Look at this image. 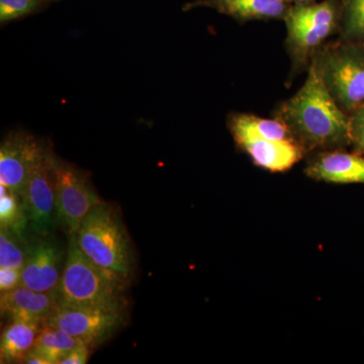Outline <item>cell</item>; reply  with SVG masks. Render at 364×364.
<instances>
[{
  "instance_id": "cell-1",
  "label": "cell",
  "mask_w": 364,
  "mask_h": 364,
  "mask_svg": "<svg viewBox=\"0 0 364 364\" xmlns=\"http://www.w3.org/2000/svg\"><path fill=\"white\" fill-rule=\"evenodd\" d=\"M274 117L287 124L306 153L350 146V121L335 102L313 66L305 83L277 107Z\"/></svg>"
},
{
  "instance_id": "cell-2",
  "label": "cell",
  "mask_w": 364,
  "mask_h": 364,
  "mask_svg": "<svg viewBox=\"0 0 364 364\" xmlns=\"http://www.w3.org/2000/svg\"><path fill=\"white\" fill-rule=\"evenodd\" d=\"M65 265L58 287V303L124 312L127 279L100 267L79 248L69 235Z\"/></svg>"
},
{
  "instance_id": "cell-3",
  "label": "cell",
  "mask_w": 364,
  "mask_h": 364,
  "mask_svg": "<svg viewBox=\"0 0 364 364\" xmlns=\"http://www.w3.org/2000/svg\"><path fill=\"white\" fill-rule=\"evenodd\" d=\"M342 6V0H322L289 7L284 20L287 28L284 45L291 58V75L308 72L314 57L329 38L339 35Z\"/></svg>"
},
{
  "instance_id": "cell-4",
  "label": "cell",
  "mask_w": 364,
  "mask_h": 364,
  "mask_svg": "<svg viewBox=\"0 0 364 364\" xmlns=\"http://www.w3.org/2000/svg\"><path fill=\"white\" fill-rule=\"evenodd\" d=\"M74 235L79 248L90 260L129 279L133 272V247L116 208L102 200L97 203Z\"/></svg>"
},
{
  "instance_id": "cell-5",
  "label": "cell",
  "mask_w": 364,
  "mask_h": 364,
  "mask_svg": "<svg viewBox=\"0 0 364 364\" xmlns=\"http://www.w3.org/2000/svg\"><path fill=\"white\" fill-rule=\"evenodd\" d=\"M311 66L346 114L364 104V45L340 38L328 42Z\"/></svg>"
},
{
  "instance_id": "cell-6",
  "label": "cell",
  "mask_w": 364,
  "mask_h": 364,
  "mask_svg": "<svg viewBox=\"0 0 364 364\" xmlns=\"http://www.w3.org/2000/svg\"><path fill=\"white\" fill-rule=\"evenodd\" d=\"M55 191L57 220L69 235L76 234L85 215L102 200L85 171L57 157L55 159Z\"/></svg>"
},
{
  "instance_id": "cell-7",
  "label": "cell",
  "mask_w": 364,
  "mask_h": 364,
  "mask_svg": "<svg viewBox=\"0 0 364 364\" xmlns=\"http://www.w3.org/2000/svg\"><path fill=\"white\" fill-rule=\"evenodd\" d=\"M55 159L51 147L47 146L31 171L21 195L31 229L43 237L50 233L57 220Z\"/></svg>"
},
{
  "instance_id": "cell-8",
  "label": "cell",
  "mask_w": 364,
  "mask_h": 364,
  "mask_svg": "<svg viewBox=\"0 0 364 364\" xmlns=\"http://www.w3.org/2000/svg\"><path fill=\"white\" fill-rule=\"evenodd\" d=\"M123 320L122 312L58 303L45 323L56 326L93 347L112 337Z\"/></svg>"
},
{
  "instance_id": "cell-9",
  "label": "cell",
  "mask_w": 364,
  "mask_h": 364,
  "mask_svg": "<svg viewBox=\"0 0 364 364\" xmlns=\"http://www.w3.org/2000/svg\"><path fill=\"white\" fill-rule=\"evenodd\" d=\"M47 146L28 132L7 134L0 146V184L23 195L28 176Z\"/></svg>"
},
{
  "instance_id": "cell-10",
  "label": "cell",
  "mask_w": 364,
  "mask_h": 364,
  "mask_svg": "<svg viewBox=\"0 0 364 364\" xmlns=\"http://www.w3.org/2000/svg\"><path fill=\"white\" fill-rule=\"evenodd\" d=\"M62 251L51 240L41 239L26 249L21 273V286L41 291L57 293L61 280Z\"/></svg>"
},
{
  "instance_id": "cell-11",
  "label": "cell",
  "mask_w": 364,
  "mask_h": 364,
  "mask_svg": "<svg viewBox=\"0 0 364 364\" xmlns=\"http://www.w3.org/2000/svg\"><path fill=\"white\" fill-rule=\"evenodd\" d=\"M235 143L254 164L272 172H284L301 161L306 152L296 141L272 140L256 136H234Z\"/></svg>"
},
{
  "instance_id": "cell-12",
  "label": "cell",
  "mask_w": 364,
  "mask_h": 364,
  "mask_svg": "<svg viewBox=\"0 0 364 364\" xmlns=\"http://www.w3.org/2000/svg\"><path fill=\"white\" fill-rule=\"evenodd\" d=\"M291 6L287 0H193L184 4L182 11L205 7L244 25L249 21H284Z\"/></svg>"
},
{
  "instance_id": "cell-13",
  "label": "cell",
  "mask_w": 364,
  "mask_h": 364,
  "mask_svg": "<svg viewBox=\"0 0 364 364\" xmlns=\"http://www.w3.org/2000/svg\"><path fill=\"white\" fill-rule=\"evenodd\" d=\"M306 176L330 183H364V155L343 149L321 151L308 163Z\"/></svg>"
},
{
  "instance_id": "cell-14",
  "label": "cell",
  "mask_w": 364,
  "mask_h": 364,
  "mask_svg": "<svg viewBox=\"0 0 364 364\" xmlns=\"http://www.w3.org/2000/svg\"><path fill=\"white\" fill-rule=\"evenodd\" d=\"M58 305V294L41 293L20 286L11 291L1 293V315L11 320L38 321L45 323Z\"/></svg>"
},
{
  "instance_id": "cell-15",
  "label": "cell",
  "mask_w": 364,
  "mask_h": 364,
  "mask_svg": "<svg viewBox=\"0 0 364 364\" xmlns=\"http://www.w3.org/2000/svg\"><path fill=\"white\" fill-rule=\"evenodd\" d=\"M43 324L38 321L11 320L2 330L0 338L1 363H23Z\"/></svg>"
},
{
  "instance_id": "cell-16",
  "label": "cell",
  "mask_w": 364,
  "mask_h": 364,
  "mask_svg": "<svg viewBox=\"0 0 364 364\" xmlns=\"http://www.w3.org/2000/svg\"><path fill=\"white\" fill-rule=\"evenodd\" d=\"M227 123L233 136L246 135L272 140L296 141L287 124L275 117L265 119L248 112H232L228 117Z\"/></svg>"
},
{
  "instance_id": "cell-17",
  "label": "cell",
  "mask_w": 364,
  "mask_h": 364,
  "mask_svg": "<svg viewBox=\"0 0 364 364\" xmlns=\"http://www.w3.org/2000/svg\"><path fill=\"white\" fill-rule=\"evenodd\" d=\"M81 343L85 342L71 336L56 326L44 323L31 350L48 359L50 364H59L67 353Z\"/></svg>"
},
{
  "instance_id": "cell-18",
  "label": "cell",
  "mask_w": 364,
  "mask_h": 364,
  "mask_svg": "<svg viewBox=\"0 0 364 364\" xmlns=\"http://www.w3.org/2000/svg\"><path fill=\"white\" fill-rule=\"evenodd\" d=\"M28 225L21 196L0 184V228L23 239Z\"/></svg>"
},
{
  "instance_id": "cell-19",
  "label": "cell",
  "mask_w": 364,
  "mask_h": 364,
  "mask_svg": "<svg viewBox=\"0 0 364 364\" xmlns=\"http://www.w3.org/2000/svg\"><path fill=\"white\" fill-rule=\"evenodd\" d=\"M340 39L364 45V0H342Z\"/></svg>"
},
{
  "instance_id": "cell-20",
  "label": "cell",
  "mask_w": 364,
  "mask_h": 364,
  "mask_svg": "<svg viewBox=\"0 0 364 364\" xmlns=\"http://www.w3.org/2000/svg\"><path fill=\"white\" fill-rule=\"evenodd\" d=\"M26 250L21 246V238L9 230L0 228V267L23 269Z\"/></svg>"
},
{
  "instance_id": "cell-21",
  "label": "cell",
  "mask_w": 364,
  "mask_h": 364,
  "mask_svg": "<svg viewBox=\"0 0 364 364\" xmlns=\"http://www.w3.org/2000/svg\"><path fill=\"white\" fill-rule=\"evenodd\" d=\"M47 4L46 0H0V23L4 26L39 13Z\"/></svg>"
},
{
  "instance_id": "cell-22",
  "label": "cell",
  "mask_w": 364,
  "mask_h": 364,
  "mask_svg": "<svg viewBox=\"0 0 364 364\" xmlns=\"http://www.w3.org/2000/svg\"><path fill=\"white\" fill-rule=\"evenodd\" d=\"M349 121L352 149L364 155V104L349 114Z\"/></svg>"
},
{
  "instance_id": "cell-23",
  "label": "cell",
  "mask_w": 364,
  "mask_h": 364,
  "mask_svg": "<svg viewBox=\"0 0 364 364\" xmlns=\"http://www.w3.org/2000/svg\"><path fill=\"white\" fill-rule=\"evenodd\" d=\"M20 286H21V270L0 267V291L1 293L13 291Z\"/></svg>"
},
{
  "instance_id": "cell-24",
  "label": "cell",
  "mask_w": 364,
  "mask_h": 364,
  "mask_svg": "<svg viewBox=\"0 0 364 364\" xmlns=\"http://www.w3.org/2000/svg\"><path fill=\"white\" fill-rule=\"evenodd\" d=\"M92 346L86 343L79 344L61 359L59 364H85L90 358Z\"/></svg>"
},
{
  "instance_id": "cell-25",
  "label": "cell",
  "mask_w": 364,
  "mask_h": 364,
  "mask_svg": "<svg viewBox=\"0 0 364 364\" xmlns=\"http://www.w3.org/2000/svg\"><path fill=\"white\" fill-rule=\"evenodd\" d=\"M23 363L26 364H50L49 360L43 358L37 352L30 350L26 354L25 359L23 360Z\"/></svg>"
},
{
  "instance_id": "cell-26",
  "label": "cell",
  "mask_w": 364,
  "mask_h": 364,
  "mask_svg": "<svg viewBox=\"0 0 364 364\" xmlns=\"http://www.w3.org/2000/svg\"><path fill=\"white\" fill-rule=\"evenodd\" d=\"M287 1H289V4H306V2H313V1H316V0H287Z\"/></svg>"
},
{
  "instance_id": "cell-27",
  "label": "cell",
  "mask_w": 364,
  "mask_h": 364,
  "mask_svg": "<svg viewBox=\"0 0 364 364\" xmlns=\"http://www.w3.org/2000/svg\"><path fill=\"white\" fill-rule=\"evenodd\" d=\"M46 1H47L48 4H50V2L57 1V0H46Z\"/></svg>"
}]
</instances>
